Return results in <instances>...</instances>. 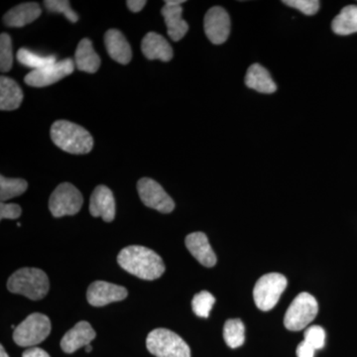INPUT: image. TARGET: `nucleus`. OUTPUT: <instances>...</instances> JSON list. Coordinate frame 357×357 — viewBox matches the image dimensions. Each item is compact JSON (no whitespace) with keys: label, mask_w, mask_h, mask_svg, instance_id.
Listing matches in <instances>:
<instances>
[{"label":"nucleus","mask_w":357,"mask_h":357,"mask_svg":"<svg viewBox=\"0 0 357 357\" xmlns=\"http://www.w3.org/2000/svg\"><path fill=\"white\" fill-rule=\"evenodd\" d=\"M117 262L122 269L143 280H156L165 272L161 256L144 246L130 245L122 249Z\"/></svg>","instance_id":"obj_1"},{"label":"nucleus","mask_w":357,"mask_h":357,"mask_svg":"<svg viewBox=\"0 0 357 357\" xmlns=\"http://www.w3.org/2000/svg\"><path fill=\"white\" fill-rule=\"evenodd\" d=\"M52 141L56 146L70 154H88L93 150V136L81 126L67 121L54 122Z\"/></svg>","instance_id":"obj_2"},{"label":"nucleus","mask_w":357,"mask_h":357,"mask_svg":"<svg viewBox=\"0 0 357 357\" xmlns=\"http://www.w3.org/2000/svg\"><path fill=\"white\" fill-rule=\"evenodd\" d=\"M49 288L48 276L38 268H21L7 281V289L11 293L20 294L33 301L43 299Z\"/></svg>","instance_id":"obj_3"},{"label":"nucleus","mask_w":357,"mask_h":357,"mask_svg":"<svg viewBox=\"0 0 357 357\" xmlns=\"http://www.w3.org/2000/svg\"><path fill=\"white\" fill-rule=\"evenodd\" d=\"M150 354L156 357H191V349L177 333L167 328H156L146 338Z\"/></svg>","instance_id":"obj_4"},{"label":"nucleus","mask_w":357,"mask_h":357,"mask_svg":"<svg viewBox=\"0 0 357 357\" xmlns=\"http://www.w3.org/2000/svg\"><path fill=\"white\" fill-rule=\"evenodd\" d=\"M51 321L46 314L33 312L16 326L13 340L22 347H35L44 342L51 333Z\"/></svg>","instance_id":"obj_5"},{"label":"nucleus","mask_w":357,"mask_h":357,"mask_svg":"<svg viewBox=\"0 0 357 357\" xmlns=\"http://www.w3.org/2000/svg\"><path fill=\"white\" fill-rule=\"evenodd\" d=\"M319 305L316 298L309 293H301L291 303L284 318L286 328L292 332L306 328L316 319Z\"/></svg>","instance_id":"obj_6"},{"label":"nucleus","mask_w":357,"mask_h":357,"mask_svg":"<svg viewBox=\"0 0 357 357\" xmlns=\"http://www.w3.org/2000/svg\"><path fill=\"white\" fill-rule=\"evenodd\" d=\"M287 279L284 275L269 273L263 275L255 284L253 298L258 309L270 311L276 306L282 294L287 287Z\"/></svg>","instance_id":"obj_7"},{"label":"nucleus","mask_w":357,"mask_h":357,"mask_svg":"<svg viewBox=\"0 0 357 357\" xmlns=\"http://www.w3.org/2000/svg\"><path fill=\"white\" fill-rule=\"evenodd\" d=\"M84 204L81 192L70 183H63L52 192L49 199V208L53 217L77 215Z\"/></svg>","instance_id":"obj_8"},{"label":"nucleus","mask_w":357,"mask_h":357,"mask_svg":"<svg viewBox=\"0 0 357 357\" xmlns=\"http://www.w3.org/2000/svg\"><path fill=\"white\" fill-rule=\"evenodd\" d=\"M137 191L141 201L148 208L163 213H172L175 208V203L172 198L153 178H140L137 183Z\"/></svg>","instance_id":"obj_9"},{"label":"nucleus","mask_w":357,"mask_h":357,"mask_svg":"<svg viewBox=\"0 0 357 357\" xmlns=\"http://www.w3.org/2000/svg\"><path fill=\"white\" fill-rule=\"evenodd\" d=\"M75 70L72 59H65L43 69L35 70L25 77V83L35 88H44L69 76Z\"/></svg>","instance_id":"obj_10"},{"label":"nucleus","mask_w":357,"mask_h":357,"mask_svg":"<svg viewBox=\"0 0 357 357\" xmlns=\"http://www.w3.org/2000/svg\"><path fill=\"white\" fill-rule=\"evenodd\" d=\"M204 32L206 37L215 45L225 43L230 34L229 13L220 6L211 7L204 16Z\"/></svg>","instance_id":"obj_11"},{"label":"nucleus","mask_w":357,"mask_h":357,"mask_svg":"<svg viewBox=\"0 0 357 357\" xmlns=\"http://www.w3.org/2000/svg\"><path fill=\"white\" fill-rule=\"evenodd\" d=\"M126 288L105 281H96L89 285L86 299L93 307H103L114 302H121L128 297Z\"/></svg>","instance_id":"obj_12"},{"label":"nucleus","mask_w":357,"mask_h":357,"mask_svg":"<svg viewBox=\"0 0 357 357\" xmlns=\"http://www.w3.org/2000/svg\"><path fill=\"white\" fill-rule=\"evenodd\" d=\"M89 213L93 217L102 218L105 222H110L115 218V199L109 188L98 185L91 197Z\"/></svg>","instance_id":"obj_13"},{"label":"nucleus","mask_w":357,"mask_h":357,"mask_svg":"<svg viewBox=\"0 0 357 357\" xmlns=\"http://www.w3.org/2000/svg\"><path fill=\"white\" fill-rule=\"evenodd\" d=\"M96 338V332L88 321H79L74 328L66 333L61 340V349L66 354H74L81 347L91 344Z\"/></svg>","instance_id":"obj_14"},{"label":"nucleus","mask_w":357,"mask_h":357,"mask_svg":"<svg viewBox=\"0 0 357 357\" xmlns=\"http://www.w3.org/2000/svg\"><path fill=\"white\" fill-rule=\"evenodd\" d=\"M185 246L202 265L213 267L217 264V255L213 252L208 237L203 232H192L185 237Z\"/></svg>","instance_id":"obj_15"},{"label":"nucleus","mask_w":357,"mask_h":357,"mask_svg":"<svg viewBox=\"0 0 357 357\" xmlns=\"http://www.w3.org/2000/svg\"><path fill=\"white\" fill-rule=\"evenodd\" d=\"M143 54L149 60H160L169 62L173 58V49L163 36L155 32L145 35L141 44Z\"/></svg>","instance_id":"obj_16"},{"label":"nucleus","mask_w":357,"mask_h":357,"mask_svg":"<svg viewBox=\"0 0 357 357\" xmlns=\"http://www.w3.org/2000/svg\"><path fill=\"white\" fill-rule=\"evenodd\" d=\"M105 47L112 60L119 64H128L132 58V51L126 36L119 30L110 29L105 33Z\"/></svg>","instance_id":"obj_17"},{"label":"nucleus","mask_w":357,"mask_h":357,"mask_svg":"<svg viewBox=\"0 0 357 357\" xmlns=\"http://www.w3.org/2000/svg\"><path fill=\"white\" fill-rule=\"evenodd\" d=\"M42 9L36 2H26L13 7L3 16L4 24L8 27L21 28L30 24L41 15Z\"/></svg>","instance_id":"obj_18"},{"label":"nucleus","mask_w":357,"mask_h":357,"mask_svg":"<svg viewBox=\"0 0 357 357\" xmlns=\"http://www.w3.org/2000/svg\"><path fill=\"white\" fill-rule=\"evenodd\" d=\"M167 25V32L173 41H180L189 31V25L183 20L182 6H164L161 10Z\"/></svg>","instance_id":"obj_19"},{"label":"nucleus","mask_w":357,"mask_h":357,"mask_svg":"<svg viewBox=\"0 0 357 357\" xmlns=\"http://www.w3.org/2000/svg\"><path fill=\"white\" fill-rule=\"evenodd\" d=\"M75 64L77 70L93 74L100 66V58L93 49L91 40L84 38L77 45L75 54Z\"/></svg>","instance_id":"obj_20"},{"label":"nucleus","mask_w":357,"mask_h":357,"mask_svg":"<svg viewBox=\"0 0 357 357\" xmlns=\"http://www.w3.org/2000/svg\"><path fill=\"white\" fill-rule=\"evenodd\" d=\"M245 84L249 89H255L261 93H273L277 89L276 84L269 72L259 64H253L249 67L246 73Z\"/></svg>","instance_id":"obj_21"},{"label":"nucleus","mask_w":357,"mask_h":357,"mask_svg":"<svg viewBox=\"0 0 357 357\" xmlns=\"http://www.w3.org/2000/svg\"><path fill=\"white\" fill-rule=\"evenodd\" d=\"M23 93L20 84L10 77H0V109L14 110L20 107Z\"/></svg>","instance_id":"obj_22"},{"label":"nucleus","mask_w":357,"mask_h":357,"mask_svg":"<svg viewBox=\"0 0 357 357\" xmlns=\"http://www.w3.org/2000/svg\"><path fill=\"white\" fill-rule=\"evenodd\" d=\"M333 31L337 35H351L357 32V6H345L333 20Z\"/></svg>","instance_id":"obj_23"},{"label":"nucleus","mask_w":357,"mask_h":357,"mask_svg":"<svg viewBox=\"0 0 357 357\" xmlns=\"http://www.w3.org/2000/svg\"><path fill=\"white\" fill-rule=\"evenodd\" d=\"M223 338L230 349H238L243 345L245 342V328L243 321L239 319H231L225 321L223 326Z\"/></svg>","instance_id":"obj_24"},{"label":"nucleus","mask_w":357,"mask_h":357,"mask_svg":"<svg viewBox=\"0 0 357 357\" xmlns=\"http://www.w3.org/2000/svg\"><path fill=\"white\" fill-rule=\"evenodd\" d=\"M17 60L21 65L33 70L43 69L57 63V57L55 55L41 56L27 48L20 49L17 52Z\"/></svg>","instance_id":"obj_25"},{"label":"nucleus","mask_w":357,"mask_h":357,"mask_svg":"<svg viewBox=\"0 0 357 357\" xmlns=\"http://www.w3.org/2000/svg\"><path fill=\"white\" fill-rule=\"evenodd\" d=\"M28 183L23 178H9L0 176V199L4 203L8 199L21 196L26 192Z\"/></svg>","instance_id":"obj_26"},{"label":"nucleus","mask_w":357,"mask_h":357,"mask_svg":"<svg viewBox=\"0 0 357 357\" xmlns=\"http://www.w3.org/2000/svg\"><path fill=\"white\" fill-rule=\"evenodd\" d=\"M215 303V298L208 291H202L195 295L192 301V311L199 318H208L211 309Z\"/></svg>","instance_id":"obj_27"},{"label":"nucleus","mask_w":357,"mask_h":357,"mask_svg":"<svg viewBox=\"0 0 357 357\" xmlns=\"http://www.w3.org/2000/svg\"><path fill=\"white\" fill-rule=\"evenodd\" d=\"M13 65V41L6 33L0 36V70L9 72Z\"/></svg>","instance_id":"obj_28"},{"label":"nucleus","mask_w":357,"mask_h":357,"mask_svg":"<svg viewBox=\"0 0 357 357\" xmlns=\"http://www.w3.org/2000/svg\"><path fill=\"white\" fill-rule=\"evenodd\" d=\"M44 6L50 13L64 14L66 18L72 23H76L79 20V16L70 8V1L67 0H46Z\"/></svg>","instance_id":"obj_29"},{"label":"nucleus","mask_w":357,"mask_h":357,"mask_svg":"<svg viewBox=\"0 0 357 357\" xmlns=\"http://www.w3.org/2000/svg\"><path fill=\"white\" fill-rule=\"evenodd\" d=\"M305 342L314 349H321L325 347L326 332L321 326H312L305 332Z\"/></svg>","instance_id":"obj_30"},{"label":"nucleus","mask_w":357,"mask_h":357,"mask_svg":"<svg viewBox=\"0 0 357 357\" xmlns=\"http://www.w3.org/2000/svg\"><path fill=\"white\" fill-rule=\"evenodd\" d=\"M284 4L298 9L305 15H314L318 13L321 2L319 0H284Z\"/></svg>","instance_id":"obj_31"},{"label":"nucleus","mask_w":357,"mask_h":357,"mask_svg":"<svg viewBox=\"0 0 357 357\" xmlns=\"http://www.w3.org/2000/svg\"><path fill=\"white\" fill-rule=\"evenodd\" d=\"M22 210L18 204H0V220L8 218V220H15L20 217Z\"/></svg>","instance_id":"obj_32"},{"label":"nucleus","mask_w":357,"mask_h":357,"mask_svg":"<svg viewBox=\"0 0 357 357\" xmlns=\"http://www.w3.org/2000/svg\"><path fill=\"white\" fill-rule=\"evenodd\" d=\"M316 349L312 347L307 342H302L297 347L298 357H314Z\"/></svg>","instance_id":"obj_33"},{"label":"nucleus","mask_w":357,"mask_h":357,"mask_svg":"<svg viewBox=\"0 0 357 357\" xmlns=\"http://www.w3.org/2000/svg\"><path fill=\"white\" fill-rule=\"evenodd\" d=\"M22 357H51L48 352L39 347H31V349H26L23 352Z\"/></svg>","instance_id":"obj_34"},{"label":"nucleus","mask_w":357,"mask_h":357,"mask_svg":"<svg viewBox=\"0 0 357 357\" xmlns=\"http://www.w3.org/2000/svg\"><path fill=\"white\" fill-rule=\"evenodd\" d=\"M128 8L130 9L132 13H139L144 8L145 4L147 3L145 0H128Z\"/></svg>","instance_id":"obj_35"},{"label":"nucleus","mask_w":357,"mask_h":357,"mask_svg":"<svg viewBox=\"0 0 357 357\" xmlns=\"http://www.w3.org/2000/svg\"><path fill=\"white\" fill-rule=\"evenodd\" d=\"M185 0H166V6H181V4L185 3Z\"/></svg>","instance_id":"obj_36"},{"label":"nucleus","mask_w":357,"mask_h":357,"mask_svg":"<svg viewBox=\"0 0 357 357\" xmlns=\"http://www.w3.org/2000/svg\"><path fill=\"white\" fill-rule=\"evenodd\" d=\"M0 357H9L6 349H4L3 345H0Z\"/></svg>","instance_id":"obj_37"},{"label":"nucleus","mask_w":357,"mask_h":357,"mask_svg":"<svg viewBox=\"0 0 357 357\" xmlns=\"http://www.w3.org/2000/svg\"><path fill=\"white\" fill-rule=\"evenodd\" d=\"M91 351H93V347H91V344L86 345V351L91 352Z\"/></svg>","instance_id":"obj_38"}]
</instances>
